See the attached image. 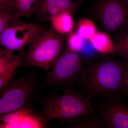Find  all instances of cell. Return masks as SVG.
Returning a JSON list of instances; mask_svg holds the SVG:
<instances>
[{
	"label": "cell",
	"instance_id": "1",
	"mask_svg": "<svg viewBox=\"0 0 128 128\" xmlns=\"http://www.w3.org/2000/svg\"><path fill=\"white\" fill-rule=\"evenodd\" d=\"M128 62L105 58L82 68L76 91L90 98H120L125 94L124 81Z\"/></svg>",
	"mask_w": 128,
	"mask_h": 128
},
{
	"label": "cell",
	"instance_id": "2",
	"mask_svg": "<svg viewBox=\"0 0 128 128\" xmlns=\"http://www.w3.org/2000/svg\"><path fill=\"white\" fill-rule=\"evenodd\" d=\"M75 85L62 88L63 93L54 92L40 98L41 113L47 121L57 119L66 122L78 117L97 114L92 100L75 90Z\"/></svg>",
	"mask_w": 128,
	"mask_h": 128
},
{
	"label": "cell",
	"instance_id": "3",
	"mask_svg": "<svg viewBox=\"0 0 128 128\" xmlns=\"http://www.w3.org/2000/svg\"><path fill=\"white\" fill-rule=\"evenodd\" d=\"M64 35L51 26L38 35L24 50L22 66L49 71L64 50Z\"/></svg>",
	"mask_w": 128,
	"mask_h": 128
},
{
	"label": "cell",
	"instance_id": "4",
	"mask_svg": "<svg viewBox=\"0 0 128 128\" xmlns=\"http://www.w3.org/2000/svg\"><path fill=\"white\" fill-rule=\"evenodd\" d=\"M84 60L68 48L63 52L42 80L44 86L62 88L75 85L83 68Z\"/></svg>",
	"mask_w": 128,
	"mask_h": 128
},
{
	"label": "cell",
	"instance_id": "5",
	"mask_svg": "<svg viewBox=\"0 0 128 128\" xmlns=\"http://www.w3.org/2000/svg\"><path fill=\"white\" fill-rule=\"evenodd\" d=\"M37 87L36 79L30 73H24L19 78L12 80L1 92L0 116L30 104L36 92Z\"/></svg>",
	"mask_w": 128,
	"mask_h": 128
},
{
	"label": "cell",
	"instance_id": "6",
	"mask_svg": "<svg viewBox=\"0 0 128 128\" xmlns=\"http://www.w3.org/2000/svg\"><path fill=\"white\" fill-rule=\"evenodd\" d=\"M92 13L109 34L113 35L128 25V6L122 0H98Z\"/></svg>",
	"mask_w": 128,
	"mask_h": 128
},
{
	"label": "cell",
	"instance_id": "7",
	"mask_svg": "<svg viewBox=\"0 0 128 128\" xmlns=\"http://www.w3.org/2000/svg\"><path fill=\"white\" fill-rule=\"evenodd\" d=\"M46 30L42 24L20 20L0 34V43L5 48L22 52L25 46Z\"/></svg>",
	"mask_w": 128,
	"mask_h": 128
},
{
	"label": "cell",
	"instance_id": "8",
	"mask_svg": "<svg viewBox=\"0 0 128 128\" xmlns=\"http://www.w3.org/2000/svg\"><path fill=\"white\" fill-rule=\"evenodd\" d=\"M121 98H103L100 102L93 103L108 128H128V105L122 102Z\"/></svg>",
	"mask_w": 128,
	"mask_h": 128
},
{
	"label": "cell",
	"instance_id": "9",
	"mask_svg": "<svg viewBox=\"0 0 128 128\" xmlns=\"http://www.w3.org/2000/svg\"><path fill=\"white\" fill-rule=\"evenodd\" d=\"M80 5L73 0H38L33 16L38 22H50L60 13H74Z\"/></svg>",
	"mask_w": 128,
	"mask_h": 128
},
{
	"label": "cell",
	"instance_id": "10",
	"mask_svg": "<svg viewBox=\"0 0 128 128\" xmlns=\"http://www.w3.org/2000/svg\"><path fill=\"white\" fill-rule=\"evenodd\" d=\"M24 51L17 55L14 51L3 48L0 50V75L9 72L16 71L19 66H22V57Z\"/></svg>",
	"mask_w": 128,
	"mask_h": 128
},
{
	"label": "cell",
	"instance_id": "11",
	"mask_svg": "<svg viewBox=\"0 0 128 128\" xmlns=\"http://www.w3.org/2000/svg\"><path fill=\"white\" fill-rule=\"evenodd\" d=\"M72 128H108L105 120L99 114L82 116L66 122Z\"/></svg>",
	"mask_w": 128,
	"mask_h": 128
},
{
	"label": "cell",
	"instance_id": "12",
	"mask_svg": "<svg viewBox=\"0 0 128 128\" xmlns=\"http://www.w3.org/2000/svg\"><path fill=\"white\" fill-rule=\"evenodd\" d=\"M89 41L96 51L103 55L114 54L115 49L112 40L105 32H97Z\"/></svg>",
	"mask_w": 128,
	"mask_h": 128
},
{
	"label": "cell",
	"instance_id": "13",
	"mask_svg": "<svg viewBox=\"0 0 128 128\" xmlns=\"http://www.w3.org/2000/svg\"><path fill=\"white\" fill-rule=\"evenodd\" d=\"M38 0H0V6H8L16 9L20 17L33 16Z\"/></svg>",
	"mask_w": 128,
	"mask_h": 128
},
{
	"label": "cell",
	"instance_id": "14",
	"mask_svg": "<svg viewBox=\"0 0 128 128\" xmlns=\"http://www.w3.org/2000/svg\"><path fill=\"white\" fill-rule=\"evenodd\" d=\"M30 104H26L18 109L0 116V128H17L22 117L34 111Z\"/></svg>",
	"mask_w": 128,
	"mask_h": 128
},
{
	"label": "cell",
	"instance_id": "15",
	"mask_svg": "<svg viewBox=\"0 0 128 128\" xmlns=\"http://www.w3.org/2000/svg\"><path fill=\"white\" fill-rule=\"evenodd\" d=\"M114 54L128 62V25L113 34Z\"/></svg>",
	"mask_w": 128,
	"mask_h": 128
},
{
	"label": "cell",
	"instance_id": "16",
	"mask_svg": "<svg viewBox=\"0 0 128 128\" xmlns=\"http://www.w3.org/2000/svg\"><path fill=\"white\" fill-rule=\"evenodd\" d=\"M51 26L61 34L70 33L74 27V21L71 13L63 12L50 19Z\"/></svg>",
	"mask_w": 128,
	"mask_h": 128
},
{
	"label": "cell",
	"instance_id": "17",
	"mask_svg": "<svg viewBox=\"0 0 128 128\" xmlns=\"http://www.w3.org/2000/svg\"><path fill=\"white\" fill-rule=\"evenodd\" d=\"M20 17L15 8L8 6H0V34L18 22Z\"/></svg>",
	"mask_w": 128,
	"mask_h": 128
},
{
	"label": "cell",
	"instance_id": "18",
	"mask_svg": "<svg viewBox=\"0 0 128 128\" xmlns=\"http://www.w3.org/2000/svg\"><path fill=\"white\" fill-rule=\"evenodd\" d=\"M47 122L41 112L34 111L21 118L17 128H44Z\"/></svg>",
	"mask_w": 128,
	"mask_h": 128
},
{
	"label": "cell",
	"instance_id": "19",
	"mask_svg": "<svg viewBox=\"0 0 128 128\" xmlns=\"http://www.w3.org/2000/svg\"><path fill=\"white\" fill-rule=\"evenodd\" d=\"M97 32L96 24L90 19L83 18L78 22L76 32L86 40L90 39Z\"/></svg>",
	"mask_w": 128,
	"mask_h": 128
},
{
	"label": "cell",
	"instance_id": "20",
	"mask_svg": "<svg viewBox=\"0 0 128 128\" xmlns=\"http://www.w3.org/2000/svg\"><path fill=\"white\" fill-rule=\"evenodd\" d=\"M86 40L80 36L76 32L70 34L67 40V48L70 50L79 53L84 46Z\"/></svg>",
	"mask_w": 128,
	"mask_h": 128
},
{
	"label": "cell",
	"instance_id": "21",
	"mask_svg": "<svg viewBox=\"0 0 128 128\" xmlns=\"http://www.w3.org/2000/svg\"><path fill=\"white\" fill-rule=\"evenodd\" d=\"M16 71L9 72L0 75V90L2 91L5 89L11 81L13 80V77Z\"/></svg>",
	"mask_w": 128,
	"mask_h": 128
},
{
	"label": "cell",
	"instance_id": "22",
	"mask_svg": "<svg viewBox=\"0 0 128 128\" xmlns=\"http://www.w3.org/2000/svg\"><path fill=\"white\" fill-rule=\"evenodd\" d=\"M124 85L125 94H128V66L125 73Z\"/></svg>",
	"mask_w": 128,
	"mask_h": 128
},
{
	"label": "cell",
	"instance_id": "23",
	"mask_svg": "<svg viewBox=\"0 0 128 128\" xmlns=\"http://www.w3.org/2000/svg\"><path fill=\"white\" fill-rule=\"evenodd\" d=\"M73 0L75 1L76 2L79 3V4H81L82 2H83L85 0Z\"/></svg>",
	"mask_w": 128,
	"mask_h": 128
},
{
	"label": "cell",
	"instance_id": "24",
	"mask_svg": "<svg viewBox=\"0 0 128 128\" xmlns=\"http://www.w3.org/2000/svg\"><path fill=\"white\" fill-rule=\"evenodd\" d=\"M128 6V0H122Z\"/></svg>",
	"mask_w": 128,
	"mask_h": 128
}]
</instances>
